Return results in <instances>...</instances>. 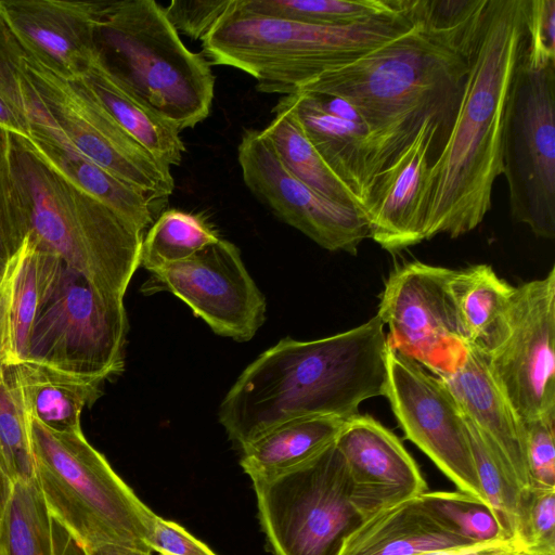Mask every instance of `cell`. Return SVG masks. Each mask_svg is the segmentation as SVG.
Returning <instances> with one entry per match:
<instances>
[{
	"label": "cell",
	"mask_w": 555,
	"mask_h": 555,
	"mask_svg": "<svg viewBox=\"0 0 555 555\" xmlns=\"http://www.w3.org/2000/svg\"><path fill=\"white\" fill-rule=\"evenodd\" d=\"M528 0H488L459 109L447 142L430 166L424 241L452 238L477 228L491 208L502 175L504 112L527 42Z\"/></svg>",
	"instance_id": "1"
},
{
	"label": "cell",
	"mask_w": 555,
	"mask_h": 555,
	"mask_svg": "<svg viewBox=\"0 0 555 555\" xmlns=\"http://www.w3.org/2000/svg\"><path fill=\"white\" fill-rule=\"evenodd\" d=\"M387 337L376 314L328 337H291L259 354L222 399L218 418L240 449L292 420L358 414L385 395Z\"/></svg>",
	"instance_id": "2"
},
{
	"label": "cell",
	"mask_w": 555,
	"mask_h": 555,
	"mask_svg": "<svg viewBox=\"0 0 555 555\" xmlns=\"http://www.w3.org/2000/svg\"><path fill=\"white\" fill-rule=\"evenodd\" d=\"M470 52L414 23L404 34L352 63L323 73L295 93L340 98L359 112L373 138L369 188L412 142L426 119L435 118L448 139Z\"/></svg>",
	"instance_id": "3"
},
{
	"label": "cell",
	"mask_w": 555,
	"mask_h": 555,
	"mask_svg": "<svg viewBox=\"0 0 555 555\" xmlns=\"http://www.w3.org/2000/svg\"><path fill=\"white\" fill-rule=\"evenodd\" d=\"M413 26L410 0L400 13L347 26L243 14L232 8L201 40L202 54L210 64L231 66L249 74L256 79V89L260 92L287 95L323 73L352 63Z\"/></svg>",
	"instance_id": "4"
},
{
	"label": "cell",
	"mask_w": 555,
	"mask_h": 555,
	"mask_svg": "<svg viewBox=\"0 0 555 555\" xmlns=\"http://www.w3.org/2000/svg\"><path fill=\"white\" fill-rule=\"evenodd\" d=\"M95 59L179 131L210 113L215 76L209 61L184 46L154 0L106 1L95 31Z\"/></svg>",
	"instance_id": "5"
},
{
	"label": "cell",
	"mask_w": 555,
	"mask_h": 555,
	"mask_svg": "<svg viewBox=\"0 0 555 555\" xmlns=\"http://www.w3.org/2000/svg\"><path fill=\"white\" fill-rule=\"evenodd\" d=\"M28 235L100 289L125 298L140 267L144 230L47 164L14 134Z\"/></svg>",
	"instance_id": "6"
},
{
	"label": "cell",
	"mask_w": 555,
	"mask_h": 555,
	"mask_svg": "<svg viewBox=\"0 0 555 555\" xmlns=\"http://www.w3.org/2000/svg\"><path fill=\"white\" fill-rule=\"evenodd\" d=\"M35 478L53 517L86 548L119 544L152 552L157 515L114 472L81 429L56 431L28 416Z\"/></svg>",
	"instance_id": "7"
},
{
	"label": "cell",
	"mask_w": 555,
	"mask_h": 555,
	"mask_svg": "<svg viewBox=\"0 0 555 555\" xmlns=\"http://www.w3.org/2000/svg\"><path fill=\"white\" fill-rule=\"evenodd\" d=\"M0 43L75 150L152 202L172 194L175 180L170 167L157 160L117 125L81 75L60 73L15 38L1 17Z\"/></svg>",
	"instance_id": "8"
},
{
	"label": "cell",
	"mask_w": 555,
	"mask_h": 555,
	"mask_svg": "<svg viewBox=\"0 0 555 555\" xmlns=\"http://www.w3.org/2000/svg\"><path fill=\"white\" fill-rule=\"evenodd\" d=\"M124 297L57 260L34 322L25 361L105 380L125 367Z\"/></svg>",
	"instance_id": "9"
},
{
	"label": "cell",
	"mask_w": 555,
	"mask_h": 555,
	"mask_svg": "<svg viewBox=\"0 0 555 555\" xmlns=\"http://www.w3.org/2000/svg\"><path fill=\"white\" fill-rule=\"evenodd\" d=\"M253 483L274 555H339L364 521L352 504L349 472L335 441L309 461Z\"/></svg>",
	"instance_id": "10"
},
{
	"label": "cell",
	"mask_w": 555,
	"mask_h": 555,
	"mask_svg": "<svg viewBox=\"0 0 555 555\" xmlns=\"http://www.w3.org/2000/svg\"><path fill=\"white\" fill-rule=\"evenodd\" d=\"M502 167L513 219L554 238L555 62L533 68L521 55L505 105Z\"/></svg>",
	"instance_id": "11"
},
{
	"label": "cell",
	"mask_w": 555,
	"mask_h": 555,
	"mask_svg": "<svg viewBox=\"0 0 555 555\" xmlns=\"http://www.w3.org/2000/svg\"><path fill=\"white\" fill-rule=\"evenodd\" d=\"M488 369L522 422L555 420V267L516 286L508 326Z\"/></svg>",
	"instance_id": "12"
},
{
	"label": "cell",
	"mask_w": 555,
	"mask_h": 555,
	"mask_svg": "<svg viewBox=\"0 0 555 555\" xmlns=\"http://www.w3.org/2000/svg\"><path fill=\"white\" fill-rule=\"evenodd\" d=\"M452 270L417 260L396 267L377 310L388 347L437 377L454 367L466 346L449 289Z\"/></svg>",
	"instance_id": "13"
},
{
	"label": "cell",
	"mask_w": 555,
	"mask_h": 555,
	"mask_svg": "<svg viewBox=\"0 0 555 555\" xmlns=\"http://www.w3.org/2000/svg\"><path fill=\"white\" fill-rule=\"evenodd\" d=\"M385 395L406 439L457 487L487 503L463 413L442 380L388 347ZM488 504V503H487Z\"/></svg>",
	"instance_id": "14"
},
{
	"label": "cell",
	"mask_w": 555,
	"mask_h": 555,
	"mask_svg": "<svg viewBox=\"0 0 555 555\" xmlns=\"http://www.w3.org/2000/svg\"><path fill=\"white\" fill-rule=\"evenodd\" d=\"M144 295L173 294L220 336L250 340L266 320V298L240 249L219 238L191 257L151 272Z\"/></svg>",
	"instance_id": "15"
},
{
	"label": "cell",
	"mask_w": 555,
	"mask_h": 555,
	"mask_svg": "<svg viewBox=\"0 0 555 555\" xmlns=\"http://www.w3.org/2000/svg\"><path fill=\"white\" fill-rule=\"evenodd\" d=\"M243 180L275 216L321 247L357 255L369 225L357 208L332 202L297 179L261 130H245L237 146Z\"/></svg>",
	"instance_id": "16"
},
{
	"label": "cell",
	"mask_w": 555,
	"mask_h": 555,
	"mask_svg": "<svg viewBox=\"0 0 555 555\" xmlns=\"http://www.w3.org/2000/svg\"><path fill=\"white\" fill-rule=\"evenodd\" d=\"M446 141L439 122L426 119L412 142L369 184L363 207L369 237L384 249L398 251L424 241L429 170Z\"/></svg>",
	"instance_id": "17"
},
{
	"label": "cell",
	"mask_w": 555,
	"mask_h": 555,
	"mask_svg": "<svg viewBox=\"0 0 555 555\" xmlns=\"http://www.w3.org/2000/svg\"><path fill=\"white\" fill-rule=\"evenodd\" d=\"M335 444L347 464L352 504L364 520L427 491L402 442L374 417L358 413L346 420Z\"/></svg>",
	"instance_id": "18"
},
{
	"label": "cell",
	"mask_w": 555,
	"mask_h": 555,
	"mask_svg": "<svg viewBox=\"0 0 555 555\" xmlns=\"http://www.w3.org/2000/svg\"><path fill=\"white\" fill-rule=\"evenodd\" d=\"M106 1L0 0L12 35L66 76H78L95 55V31Z\"/></svg>",
	"instance_id": "19"
},
{
	"label": "cell",
	"mask_w": 555,
	"mask_h": 555,
	"mask_svg": "<svg viewBox=\"0 0 555 555\" xmlns=\"http://www.w3.org/2000/svg\"><path fill=\"white\" fill-rule=\"evenodd\" d=\"M438 377L462 413L499 448L520 488H530L524 422L493 379L486 353L466 345L454 367Z\"/></svg>",
	"instance_id": "20"
},
{
	"label": "cell",
	"mask_w": 555,
	"mask_h": 555,
	"mask_svg": "<svg viewBox=\"0 0 555 555\" xmlns=\"http://www.w3.org/2000/svg\"><path fill=\"white\" fill-rule=\"evenodd\" d=\"M57 260L28 234L7 260L0 275V364L26 360L31 328Z\"/></svg>",
	"instance_id": "21"
},
{
	"label": "cell",
	"mask_w": 555,
	"mask_h": 555,
	"mask_svg": "<svg viewBox=\"0 0 555 555\" xmlns=\"http://www.w3.org/2000/svg\"><path fill=\"white\" fill-rule=\"evenodd\" d=\"M280 100L294 113L326 165L358 198L363 212L374 154L367 126L328 113L309 93L297 92Z\"/></svg>",
	"instance_id": "22"
},
{
	"label": "cell",
	"mask_w": 555,
	"mask_h": 555,
	"mask_svg": "<svg viewBox=\"0 0 555 555\" xmlns=\"http://www.w3.org/2000/svg\"><path fill=\"white\" fill-rule=\"evenodd\" d=\"M467 544L472 542L443 526L418 495L365 519L339 555H423Z\"/></svg>",
	"instance_id": "23"
},
{
	"label": "cell",
	"mask_w": 555,
	"mask_h": 555,
	"mask_svg": "<svg viewBox=\"0 0 555 555\" xmlns=\"http://www.w3.org/2000/svg\"><path fill=\"white\" fill-rule=\"evenodd\" d=\"M449 289L465 345L490 352L504 337L516 286L489 264L452 270Z\"/></svg>",
	"instance_id": "24"
},
{
	"label": "cell",
	"mask_w": 555,
	"mask_h": 555,
	"mask_svg": "<svg viewBox=\"0 0 555 555\" xmlns=\"http://www.w3.org/2000/svg\"><path fill=\"white\" fill-rule=\"evenodd\" d=\"M14 366L27 415L56 431L80 430L85 408L101 396L103 380L23 361Z\"/></svg>",
	"instance_id": "25"
},
{
	"label": "cell",
	"mask_w": 555,
	"mask_h": 555,
	"mask_svg": "<svg viewBox=\"0 0 555 555\" xmlns=\"http://www.w3.org/2000/svg\"><path fill=\"white\" fill-rule=\"evenodd\" d=\"M117 125L167 166L180 165L185 146L180 131L124 88L94 57L81 74Z\"/></svg>",
	"instance_id": "26"
},
{
	"label": "cell",
	"mask_w": 555,
	"mask_h": 555,
	"mask_svg": "<svg viewBox=\"0 0 555 555\" xmlns=\"http://www.w3.org/2000/svg\"><path fill=\"white\" fill-rule=\"evenodd\" d=\"M345 422L333 416H312L283 423L241 449V466L253 481L274 477L332 444Z\"/></svg>",
	"instance_id": "27"
},
{
	"label": "cell",
	"mask_w": 555,
	"mask_h": 555,
	"mask_svg": "<svg viewBox=\"0 0 555 555\" xmlns=\"http://www.w3.org/2000/svg\"><path fill=\"white\" fill-rule=\"evenodd\" d=\"M15 135V134H14ZM27 149L124 218L145 230L153 222L152 201L72 145L15 135Z\"/></svg>",
	"instance_id": "28"
},
{
	"label": "cell",
	"mask_w": 555,
	"mask_h": 555,
	"mask_svg": "<svg viewBox=\"0 0 555 555\" xmlns=\"http://www.w3.org/2000/svg\"><path fill=\"white\" fill-rule=\"evenodd\" d=\"M274 117L261 130L283 165L323 197L362 211L358 198L338 179L305 134L294 113L279 100Z\"/></svg>",
	"instance_id": "29"
},
{
	"label": "cell",
	"mask_w": 555,
	"mask_h": 555,
	"mask_svg": "<svg viewBox=\"0 0 555 555\" xmlns=\"http://www.w3.org/2000/svg\"><path fill=\"white\" fill-rule=\"evenodd\" d=\"M2 555H55V519L36 478L14 481L0 520Z\"/></svg>",
	"instance_id": "30"
},
{
	"label": "cell",
	"mask_w": 555,
	"mask_h": 555,
	"mask_svg": "<svg viewBox=\"0 0 555 555\" xmlns=\"http://www.w3.org/2000/svg\"><path fill=\"white\" fill-rule=\"evenodd\" d=\"M406 0H235L233 10L243 14L347 26L404 11Z\"/></svg>",
	"instance_id": "31"
},
{
	"label": "cell",
	"mask_w": 555,
	"mask_h": 555,
	"mask_svg": "<svg viewBox=\"0 0 555 555\" xmlns=\"http://www.w3.org/2000/svg\"><path fill=\"white\" fill-rule=\"evenodd\" d=\"M219 238L204 214L177 208L165 210L143 237L140 267L152 272L182 261Z\"/></svg>",
	"instance_id": "32"
},
{
	"label": "cell",
	"mask_w": 555,
	"mask_h": 555,
	"mask_svg": "<svg viewBox=\"0 0 555 555\" xmlns=\"http://www.w3.org/2000/svg\"><path fill=\"white\" fill-rule=\"evenodd\" d=\"M464 416L481 491L494 512L506 539L517 540L521 491L512 468L493 441Z\"/></svg>",
	"instance_id": "33"
},
{
	"label": "cell",
	"mask_w": 555,
	"mask_h": 555,
	"mask_svg": "<svg viewBox=\"0 0 555 555\" xmlns=\"http://www.w3.org/2000/svg\"><path fill=\"white\" fill-rule=\"evenodd\" d=\"M0 470L11 483L35 478L28 415L13 365H2L0 373Z\"/></svg>",
	"instance_id": "34"
},
{
	"label": "cell",
	"mask_w": 555,
	"mask_h": 555,
	"mask_svg": "<svg viewBox=\"0 0 555 555\" xmlns=\"http://www.w3.org/2000/svg\"><path fill=\"white\" fill-rule=\"evenodd\" d=\"M420 499L443 526L472 543L506 539L489 504L468 493L425 491Z\"/></svg>",
	"instance_id": "35"
},
{
	"label": "cell",
	"mask_w": 555,
	"mask_h": 555,
	"mask_svg": "<svg viewBox=\"0 0 555 555\" xmlns=\"http://www.w3.org/2000/svg\"><path fill=\"white\" fill-rule=\"evenodd\" d=\"M28 233V209L13 134L0 126V259L9 260Z\"/></svg>",
	"instance_id": "36"
},
{
	"label": "cell",
	"mask_w": 555,
	"mask_h": 555,
	"mask_svg": "<svg viewBox=\"0 0 555 555\" xmlns=\"http://www.w3.org/2000/svg\"><path fill=\"white\" fill-rule=\"evenodd\" d=\"M488 0H411L412 18L424 30L472 47Z\"/></svg>",
	"instance_id": "37"
},
{
	"label": "cell",
	"mask_w": 555,
	"mask_h": 555,
	"mask_svg": "<svg viewBox=\"0 0 555 555\" xmlns=\"http://www.w3.org/2000/svg\"><path fill=\"white\" fill-rule=\"evenodd\" d=\"M517 539L534 555H555V489L521 491Z\"/></svg>",
	"instance_id": "38"
},
{
	"label": "cell",
	"mask_w": 555,
	"mask_h": 555,
	"mask_svg": "<svg viewBox=\"0 0 555 555\" xmlns=\"http://www.w3.org/2000/svg\"><path fill=\"white\" fill-rule=\"evenodd\" d=\"M530 487L555 489V420L524 422Z\"/></svg>",
	"instance_id": "39"
},
{
	"label": "cell",
	"mask_w": 555,
	"mask_h": 555,
	"mask_svg": "<svg viewBox=\"0 0 555 555\" xmlns=\"http://www.w3.org/2000/svg\"><path fill=\"white\" fill-rule=\"evenodd\" d=\"M524 61L533 68L555 62V0H528Z\"/></svg>",
	"instance_id": "40"
},
{
	"label": "cell",
	"mask_w": 555,
	"mask_h": 555,
	"mask_svg": "<svg viewBox=\"0 0 555 555\" xmlns=\"http://www.w3.org/2000/svg\"><path fill=\"white\" fill-rule=\"evenodd\" d=\"M233 4L234 0H172L164 11L177 31L202 40Z\"/></svg>",
	"instance_id": "41"
},
{
	"label": "cell",
	"mask_w": 555,
	"mask_h": 555,
	"mask_svg": "<svg viewBox=\"0 0 555 555\" xmlns=\"http://www.w3.org/2000/svg\"><path fill=\"white\" fill-rule=\"evenodd\" d=\"M150 547L159 555H216L179 524L156 517Z\"/></svg>",
	"instance_id": "42"
},
{
	"label": "cell",
	"mask_w": 555,
	"mask_h": 555,
	"mask_svg": "<svg viewBox=\"0 0 555 555\" xmlns=\"http://www.w3.org/2000/svg\"><path fill=\"white\" fill-rule=\"evenodd\" d=\"M423 555H534L517 540L500 539L439 550Z\"/></svg>",
	"instance_id": "43"
},
{
	"label": "cell",
	"mask_w": 555,
	"mask_h": 555,
	"mask_svg": "<svg viewBox=\"0 0 555 555\" xmlns=\"http://www.w3.org/2000/svg\"><path fill=\"white\" fill-rule=\"evenodd\" d=\"M55 555H88L86 548L56 519Z\"/></svg>",
	"instance_id": "44"
},
{
	"label": "cell",
	"mask_w": 555,
	"mask_h": 555,
	"mask_svg": "<svg viewBox=\"0 0 555 555\" xmlns=\"http://www.w3.org/2000/svg\"><path fill=\"white\" fill-rule=\"evenodd\" d=\"M0 126L9 132L20 137H28V129L25 122L9 106L0 95Z\"/></svg>",
	"instance_id": "45"
},
{
	"label": "cell",
	"mask_w": 555,
	"mask_h": 555,
	"mask_svg": "<svg viewBox=\"0 0 555 555\" xmlns=\"http://www.w3.org/2000/svg\"><path fill=\"white\" fill-rule=\"evenodd\" d=\"M88 555H151L152 552L119 544H101L86 550Z\"/></svg>",
	"instance_id": "46"
},
{
	"label": "cell",
	"mask_w": 555,
	"mask_h": 555,
	"mask_svg": "<svg viewBox=\"0 0 555 555\" xmlns=\"http://www.w3.org/2000/svg\"><path fill=\"white\" fill-rule=\"evenodd\" d=\"M11 488V482L8 478L0 475V520L3 512L5 501L8 499Z\"/></svg>",
	"instance_id": "47"
},
{
	"label": "cell",
	"mask_w": 555,
	"mask_h": 555,
	"mask_svg": "<svg viewBox=\"0 0 555 555\" xmlns=\"http://www.w3.org/2000/svg\"><path fill=\"white\" fill-rule=\"evenodd\" d=\"M5 263H7V261H5V260L0 259V275H1V273L3 272V270H4Z\"/></svg>",
	"instance_id": "48"
},
{
	"label": "cell",
	"mask_w": 555,
	"mask_h": 555,
	"mask_svg": "<svg viewBox=\"0 0 555 555\" xmlns=\"http://www.w3.org/2000/svg\"><path fill=\"white\" fill-rule=\"evenodd\" d=\"M0 475H1V476H4V475L2 474V472H1V470H0ZM4 477H5V476H4ZM5 478H7V477H5Z\"/></svg>",
	"instance_id": "49"
},
{
	"label": "cell",
	"mask_w": 555,
	"mask_h": 555,
	"mask_svg": "<svg viewBox=\"0 0 555 555\" xmlns=\"http://www.w3.org/2000/svg\"><path fill=\"white\" fill-rule=\"evenodd\" d=\"M2 364H0V373H1Z\"/></svg>",
	"instance_id": "50"
},
{
	"label": "cell",
	"mask_w": 555,
	"mask_h": 555,
	"mask_svg": "<svg viewBox=\"0 0 555 555\" xmlns=\"http://www.w3.org/2000/svg\"><path fill=\"white\" fill-rule=\"evenodd\" d=\"M0 555H2V554L0 553Z\"/></svg>",
	"instance_id": "51"
}]
</instances>
